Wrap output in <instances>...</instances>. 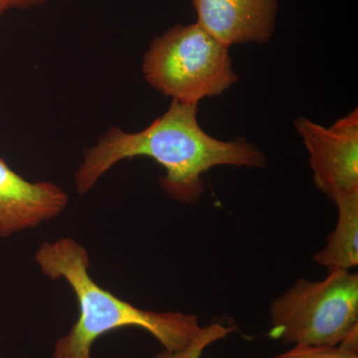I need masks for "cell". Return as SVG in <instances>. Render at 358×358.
Masks as SVG:
<instances>
[{
	"label": "cell",
	"mask_w": 358,
	"mask_h": 358,
	"mask_svg": "<svg viewBox=\"0 0 358 358\" xmlns=\"http://www.w3.org/2000/svg\"><path fill=\"white\" fill-rule=\"evenodd\" d=\"M6 10V6L2 3L1 0H0V17H1L2 14H3L4 11Z\"/></svg>",
	"instance_id": "cell-12"
},
{
	"label": "cell",
	"mask_w": 358,
	"mask_h": 358,
	"mask_svg": "<svg viewBox=\"0 0 358 358\" xmlns=\"http://www.w3.org/2000/svg\"><path fill=\"white\" fill-rule=\"evenodd\" d=\"M271 358H358V334L336 346L294 345L288 352Z\"/></svg>",
	"instance_id": "cell-10"
},
{
	"label": "cell",
	"mask_w": 358,
	"mask_h": 358,
	"mask_svg": "<svg viewBox=\"0 0 358 358\" xmlns=\"http://www.w3.org/2000/svg\"><path fill=\"white\" fill-rule=\"evenodd\" d=\"M69 195L49 181L30 182L0 157V237L33 229L66 210Z\"/></svg>",
	"instance_id": "cell-6"
},
{
	"label": "cell",
	"mask_w": 358,
	"mask_h": 358,
	"mask_svg": "<svg viewBox=\"0 0 358 358\" xmlns=\"http://www.w3.org/2000/svg\"><path fill=\"white\" fill-rule=\"evenodd\" d=\"M154 159L164 169L159 185L169 199L192 204L205 192L203 176L211 169L230 166L264 169L267 157L245 140L221 141L200 126L199 105L171 101L162 117L138 133L113 127L84 154L75 173L80 195L92 188L117 162L134 157Z\"/></svg>",
	"instance_id": "cell-1"
},
{
	"label": "cell",
	"mask_w": 358,
	"mask_h": 358,
	"mask_svg": "<svg viewBox=\"0 0 358 358\" xmlns=\"http://www.w3.org/2000/svg\"><path fill=\"white\" fill-rule=\"evenodd\" d=\"M6 9L29 8V7L43 4L46 0H1Z\"/></svg>",
	"instance_id": "cell-11"
},
{
	"label": "cell",
	"mask_w": 358,
	"mask_h": 358,
	"mask_svg": "<svg viewBox=\"0 0 358 358\" xmlns=\"http://www.w3.org/2000/svg\"><path fill=\"white\" fill-rule=\"evenodd\" d=\"M333 202L338 221L313 261L329 273L348 272L358 265V189L341 193Z\"/></svg>",
	"instance_id": "cell-8"
},
{
	"label": "cell",
	"mask_w": 358,
	"mask_h": 358,
	"mask_svg": "<svg viewBox=\"0 0 358 358\" xmlns=\"http://www.w3.org/2000/svg\"><path fill=\"white\" fill-rule=\"evenodd\" d=\"M294 124L307 148L315 187L331 201L341 193L358 189L357 110L329 127L303 117Z\"/></svg>",
	"instance_id": "cell-5"
},
{
	"label": "cell",
	"mask_w": 358,
	"mask_h": 358,
	"mask_svg": "<svg viewBox=\"0 0 358 358\" xmlns=\"http://www.w3.org/2000/svg\"><path fill=\"white\" fill-rule=\"evenodd\" d=\"M34 260L49 279H63L69 285L79 306L77 322L58 339L51 358H92L96 339L126 327L148 331L169 352L186 348L201 331L199 317L192 313L143 310L102 288L90 275L88 251L76 240L45 242Z\"/></svg>",
	"instance_id": "cell-2"
},
{
	"label": "cell",
	"mask_w": 358,
	"mask_h": 358,
	"mask_svg": "<svg viewBox=\"0 0 358 358\" xmlns=\"http://www.w3.org/2000/svg\"><path fill=\"white\" fill-rule=\"evenodd\" d=\"M192 1L197 24L226 46L265 44L274 34L279 0Z\"/></svg>",
	"instance_id": "cell-7"
},
{
	"label": "cell",
	"mask_w": 358,
	"mask_h": 358,
	"mask_svg": "<svg viewBox=\"0 0 358 358\" xmlns=\"http://www.w3.org/2000/svg\"><path fill=\"white\" fill-rule=\"evenodd\" d=\"M229 48L196 22L178 24L152 40L143 57V77L171 100L199 105L222 95L239 79Z\"/></svg>",
	"instance_id": "cell-3"
},
{
	"label": "cell",
	"mask_w": 358,
	"mask_h": 358,
	"mask_svg": "<svg viewBox=\"0 0 358 358\" xmlns=\"http://www.w3.org/2000/svg\"><path fill=\"white\" fill-rule=\"evenodd\" d=\"M270 336L284 345L336 346L358 333V274L296 280L268 308Z\"/></svg>",
	"instance_id": "cell-4"
},
{
	"label": "cell",
	"mask_w": 358,
	"mask_h": 358,
	"mask_svg": "<svg viewBox=\"0 0 358 358\" xmlns=\"http://www.w3.org/2000/svg\"><path fill=\"white\" fill-rule=\"evenodd\" d=\"M236 331L233 324H223L221 322H213L208 326L202 327L201 331L197 334L186 348L176 352L162 350L154 358H201L204 350L208 346L217 343L221 339L227 338L229 334Z\"/></svg>",
	"instance_id": "cell-9"
}]
</instances>
